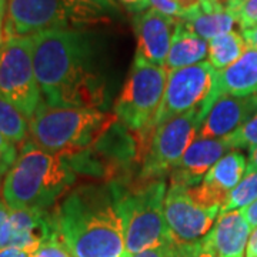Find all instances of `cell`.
<instances>
[{
	"label": "cell",
	"instance_id": "1",
	"mask_svg": "<svg viewBox=\"0 0 257 257\" xmlns=\"http://www.w3.org/2000/svg\"><path fill=\"white\" fill-rule=\"evenodd\" d=\"M33 64L43 101L55 107L100 109L106 82L84 30H46L32 36Z\"/></svg>",
	"mask_w": 257,
	"mask_h": 257
},
{
	"label": "cell",
	"instance_id": "2",
	"mask_svg": "<svg viewBox=\"0 0 257 257\" xmlns=\"http://www.w3.org/2000/svg\"><path fill=\"white\" fill-rule=\"evenodd\" d=\"M59 237L73 257H127L113 189L82 186L55 210Z\"/></svg>",
	"mask_w": 257,
	"mask_h": 257
},
{
	"label": "cell",
	"instance_id": "3",
	"mask_svg": "<svg viewBox=\"0 0 257 257\" xmlns=\"http://www.w3.org/2000/svg\"><path fill=\"white\" fill-rule=\"evenodd\" d=\"M73 182L69 157L28 140L2 182V199L10 210H50Z\"/></svg>",
	"mask_w": 257,
	"mask_h": 257
},
{
	"label": "cell",
	"instance_id": "4",
	"mask_svg": "<svg viewBox=\"0 0 257 257\" xmlns=\"http://www.w3.org/2000/svg\"><path fill=\"white\" fill-rule=\"evenodd\" d=\"M116 13L113 0H8L5 39L46 30H84L109 23Z\"/></svg>",
	"mask_w": 257,
	"mask_h": 257
},
{
	"label": "cell",
	"instance_id": "5",
	"mask_svg": "<svg viewBox=\"0 0 257 257\" xmlns=\"http://www.w3.org/2000/svg\"><path fill=\"white\" fill-rule=\"evenodd\" d=\"M116 120V114L97 109L55 107L43 101L29 120V138L46 152L76 156L100 139Z\"/></svg>",
	"mask_w": 257,
	"mask_h": 257
},
{
	"label": "cell",
	"instance_id": "6",
	"mask_svg": "<svg viewBox=\"0 0 257 257\" xmlns=\"http://www.w3.org/2000/svg\"><path fill=\"white\" fill-rule=\"evenodd\" d=\"M111 189L123 221L127 256L173 243L165 217V179L142 180L132 189Z\"/></svg>",
	"mask_w": 257,
	"mask_h": 257
},
{
	"label": "cell",
	"instance_id": "7",
	"mask_svg": "<svg viewBox=\"0 0 257 257\" xmlns=\"http://www.w3.org/2000/svg\"><path fill=\"white\" fill-rule=\"evenodd\" d=\"M167 84V69L135 57L114 104L116 117L130 130L153 132Z\"/></svg>",
	"mask_w": 257,
	"mask_h": 257
},
{
	"label": "cell",
	"instance_id": "8",
	"mask_svg": "<svg viewBox=\"0 0 257 257\" xmlns=\"http://www.w3.org/2000/svg\"><path fill=\"white\" fill-rule=\"evenodd\" d=\"M0 94L30 120L43 103L33 64L32 37H9L0 49Z\"/></svg>",
	"mask_w": 257,
	"mask_h": 257
},
{
	"label": "cell",
	"instance_id": "9",
	"mask_svg": "<svg viewBox=\"0 0 257 257\" xmlns=\"http://www.w3.org/2000/svg\"><path fill=\"white\" fill-rule=\"evenodd\" d=\"M216 87L217 70L209 62L167 70L165 97L155 120L153 132L159 124L190 110H200L206 119L213 103L217 100Z\"/></svg>",
	"mask_w": 257,
	"mask_h": 257
},
{
	"label": "cell",
	"instance_id": "10",
	"mask_svg": "<svg viewBox=\"0 0 257 257\" xmlns=\"http://www.w3.org/2000/svg\"><path fill=\"white\" fill-rule=\"evenodd\" d=\"M203 120L202 111L190 110L159 124L152 135L140 179L157 180L172 173L180 163L186 150L199 138Z\"/></svg>",
	"mask_w": 257,
	"mask_h": 257
},
{
	"label": "cell",
	"instance_id": "11",
	"mask_svg": "<svg viewBox=\"0 0 257 257\" xmlns=\"http://www.w3.org/2000/svg\"><path fill=\"white\" fill-rule=\"evenodd\" d=\"M220 207H203L194 202L189 189L170 184L165 199V217L173 243L189 244L203 240L210 231Z\"/></svg>",
	"mask_w": 257,
	"mask_h": 257
},
{
	"label": "cell",
	"instance_id": "12",
	"mask_svg": "<svg viewBox=\"0 0 257 257\" xmlns=\"http://www.w3.org/2000/svg\"><path fill=\"white\" fill-rule=\"evenodd\" d=\"M176 25V19L166 16L153 8L136 15L133 19V28L138 40L135 57L165 67L175 36Z\"/></svg>",
	"mask_w": 257,
	"mask_h": 257
},
{
	"label": "cell",
	"instance_id": "13",
	"mask_svg": "<svg viewBox=\"0 0 257 257\" xmlns=\"http://www.w3.org/2000/svg\"><path fill=\"white\" fill-rule=\"evenodd\" d=\"M246 169V157L236 150L229 152L207 172L202 183L189 189V194L203 207H221L244 177Z\"/></svg>",
	"mask_w": 257,
	"mask_h": 257
},
{
	"label": "cell",
	"instance_id": "14",
	"mask_svg": "<svg viewBox=\"0 0 257 257\" xmlns=\"http://www.w3.org/2000/svg\"><path fill=\"white\" fill-rule=\"evenodd\" d=\"M230 149L233 147L230 146L227 139L197 138L186 150L177 167L170 173L172 184L187 189L197 186L211 167L229 153Z\"/></svg>",
	"mask_w": 257,
	"mask_h": 257
},
{
	"label": "cell",
	"instance_id": "15",
	"mask_svg": "<svg viewBox=\"0 0 257 257\" xmlns=\"http://www.w3.org/2000/svg\"><path fill=\"white\" fill-rule=\"evenodd\" d=\"M257 114V94L247 97L220 96L203 121L199 138L226 139Z\"/></svg>",
	"mask_w": 257,
	"mask_h": 257
},
{
	"label": "cell",
	"instance_id": "16",
	"mask_svg": "<svg viewBox=\"0 0 257 257\" xmlns=\"http://www.w3.org/2000/svg\"><path fill=\"white\" fill-rule=\"evenodd\" d=\"M10 244L33 254L49 240L59 237L55 211L10 210Z\"/></svg>",
	"mask_w": 257,
	"mask_h": 257
},
{
	"label": "cell",
	"instance_id": "17",
	"mask_svg": "<svg viewBox=\"0 0 257 257\" xmlns=\"http://www.w3.org/2000/svg\"><path fill=\"white\" fill-rule=\"evenodd\" d=\"M250 226L240 210L220 214L204 237L214 257H246Z\"/></svg>",
	"mask_w": 257,
	"mask_h": 257
},
{
	"label": "cell",
	"instance_id": "18",
	"mask_svg": "<svg viewBox=\"0 0 257 257\" xmlns=\"http://www.w3.org/2000/svg\"><path fill=\"white\" fill-rule=\"evenodd\" d=\"M217 99L220 96L247 97L257 94V50L248 47L237 62L217 72Z\"/></svg>",
	"mask_w": 257,
	"mask_h": 257
},
{
	"label": "cell",
	"instance_id": "19",
	"mask_svg": "<svg viewBox=\"0 0 257 257\" xmlns=\"http://www.w3.org/2000/svg\"><path fill=\"white\" fill-rule=\"evenodd\" d=\"M209 56V42L186 28L182 20H177L175 36L166 60L167 70H177L204 62Z\"/></svg>",
	"mask_w": 257,
	"mask_h": 257
},
{
	"label": "cell",
	"instance_id": "20",
	"mask_svg": "<svg viewBox=\"0 0 257 257\" xmlns=\"http://www.w3.org/2000/svg\"><path fill=\"white\" fill-rule=\"evenodd\" d=\"M210 2V9H202L190 18L182 20L186 28L207 42L214 37L233 32L234 25L237 23L234 16L226 9L223 0Z\"/></svg>",
	"mask_w": 257,
	"mask_h": 257
},
{
	"label": "cell",
	"instance_id": "21",
	"mask_svg": "<svg viewBox=\"0 0 257 257\" xmlns=\"http://www.w3.org/2000/svg\"><path fill=\"white\" fill-rule=\"evenodd\" d=\"M247 49V43L241 33L233 30L226 35L209 40V63L220 72L237 62Z\"/></svg>",
	"mask_w": 257,
	"mask_h": 257
},
{
	"label": "cell",
	"instance_id": "22",
	"mask_svg": "<svg viewBox=\"0 0 257 257\" xmlns=\"http://www.w3.org/2000/svg\"><path fill=\"white\" fill-rule=\"evenodd\" d=\"M0 133L13 145H22L29 136V120L0 94Z\"/></svg>",
	"mask_w": 257,
	"mask_h": 257
},
{
	"label": "cell",
	"instance_id": "23",
	"mask_svg": "<svg viewBox=\"0 0 257 257\" xmlns=\"http://www.w3.org/2000/svg\"><path fill=\"white\" fill-rule=\"evenodd\" d=\"M257 200V170L246 172L240 183L230 192L229 197L220 207V214L241 210Z\"/></svg>",
	"mask_w": 257,
	"mask_h": 257
},
{
	"label": "cell",
	"instance_id": "24",
	"mask_svg": "<svg viewBox=\"0 0 257 257\" xmlns=\"http://www.w3.org/2000/svg\"><path fill=\"white\" fill-rule=\"evenodd\" d=\"M150 8L159 10L166 16L184 20L203 9L204 0H149Z\"/></svg>",
	"mask_w": 257,
	"mask_h": 257
},
{
	"label": "cell",
	"instance_id": "25",
	"mask_svg": "<svg viewBox=\"0 0 257 257\" xmlns=\"http://www.w3.org/2000/svg\"><path fill=\"white\" fill-rule=\"evenodd\" d=\"M227 10L241 30L257 26V0H227Z\"/></svg>",
	"mask_w": 257,
	"mask_h": 257
},
{
	"label": "cell",
	"instance_id": "26",
	"mask_svg": "<svg viewBox=\"0 0 257 257\" xmlns=\"http://www.w3.org/2000/svg\"><path fill=\"white\" fill-rule=\"evenodd\" d=\"M226 139L229 140L230 146L233 149H243V147L250 149L257 145V114Z\"/></svg>",
	"mask_w": 257,
	"mask_h": 257
},
{
	"label": "cell",
	"instance_id": "27",
	"mask_svg": "<svg viewBox=\"0 0 257 257\" xmlns=\"http://www.w3.org/2000/svg\"><path fill=\"white\" fill-rule=\"evenodd\" d=\"M169 257H214V254L204 243V240H200L197 243H189V244L173 243L170 247Z\"/></svg>",
	"mask_w": 257,
	"mask_h": 257
},
{
	"label": "cell",
	"instance_id": "28",
	"mask_svg": "<svg viewBox=\"0 0 257 257\" xmlns=\"http://www.w3.org/2000/svg\"><path fill=\"white\" fill-rule=\"evenodd\" d=\"M32 257H73L70 254V251L63 244V241L60 237L52 239L43 243L36 251L32 254Z\"/></svg>",
	"mask_w": 257,
	"mask_h": 257
},
{
	"label": "cell",
	"instance_id": "29",
	"mask_svg": "<svg viewBox=\"0 0 257 257\" xmlns=\"http://www.w3.org/2000/svg\"><path fill=\"white\" fill-rule=\"evenodd\" d=\"M12 227H10V209L8 204L0 199V250L9 247Z\"/></svg>",
	"mask_w": 257,
	"mask_h": 257
},
{
	"label": "cell",
	"instance_id": "30",
	"mask_svg": "<svg viewBox=\"0 0 257 257\" xmlns=\"http://www.w3.org/2000/svg\"><path fill=\"white\" fill-rule=\"evenodd\" d=\"M18 155L16 146H12L9 149H0V182H2V179H5L10 167L16 162Z\"/></svg>",
	"mask_w": 257,
	"mask_h": 257
},
{
	"label": "cell",
	"instance_id": "31",
	"mask_svg": "<svg viewBox=\"0 0 257 257\" xmlns=\"http://www.w3.org/2000/svg\"><path fill=\"white\" fill-rule=\"evenodd\" d=\"M120 5H123V8L132 12V13H142L145 10L150 9V2L149 0H117Z\"/></svg>",
	"mask_w": 257,
	"mask_h": 257
},
{
	"label": "cell",
	"instance_id": "32",
	"mask_svg": "<svg viewBox=\"0 0 257 257\" xmlns=\"http://www.w3.org/2000/svg\"><path fill=\"white\" fill-rule=\"evenodd\" d=\"M172 244H173V243H172ZM172 244H167V246H159V247H155V248H149V250L140 251V253H136V254H130V256L127 257H169Z\"/></svg>",
	"mask_w": 257,
	"mask_h": 257
},
{
	"label": "cell",
	"instance_id": "33",
	"mask_svg": "<svg viewBox=\"0 0 257 257\" xmlns=\"http://www.w3.org/2000/svg\"><path fill=\"white\" fill-rule=\"evenodd\" d=\"M241 214L244 216V219L248 223L250 227H257V200L253 202L251 204H248L247 207L241 209Z\"/></svg>",
	"mask_w": 257,
	"mask_h": 257
},
{
	"label": "cell",
	"instance_id": "34",
	"mask_svg": "<svg viewBox=\"0 0 257 257\" xmlns=\"http://www.w3.org/2000/svg\"><path fill=\"white\" fill-rule=\"evenodd\" d=\"M241 35L244 37L246 43H247L248 47L257 50V26H253V28L244 29L241 30Z\"/></svg>",
	"mask_w": 257,
	"mask_h": 257
},
{
	"label": "cell",
	"instance_id": "35",
	"mask_svg": "<svg viewBox=\"0 0 257 257\" xmlns=\"http://www.w3.org/2000/svg\"><path fill=\"white\" fill-rule=\"evenodd\" d=\"M0 257H32V254L25 251V250L9 246V247H5L0 250Z\"/></svg>",
	"mask_w": 257,
	"mask_h": 257
},
{
	"label": "cell",
	"instance_id": "36",
	"mask_svg": "<svg viewBox=\"0 0 257 257\" xmlns=\"http://www.w3.org/2000/svg\"><path fill=\"white\" fill-rule=\"evenodd\" d=\"M246 257H257V227L250 234L247 250H246Z\"/></svg>",
	"mask_w": 257,
	"mask_h": 257
},
{
	"label": "cell",
	"instance_id": "37",
	"mask_svg": "<svg viewBox=\"0 0 257 257\" xmlns=\"http://www.w3.org/2000/svg\"><path fill=\"white\" fill-rule=\"evenodd\" d=\"M257 170V145L250 147L248 150V162L246 172H254Z\"/></svg>",
	"mask_w": 257,
	"mask_h": 257
},
{
	"label": "cell",
	"instance_id": "38",
	"mask_svg": "<svg viewBox=\"0 0 257 257\" xmlns=\"http://www.w3.org/2000/svg\"><path fill=\"white\" fill-rule=\"evenodd\" d=\"M12 146H15V145H13V143H10L9 140L0 133V149H9V147Z\"/></svg>",
	"mask_w": 257,
	"mask_h": 257
},
{
	"label": "cell",
	"instance_id": "39",
	"mask_svg": "<svg viewBox=\"0 0 257 257\" xmlns=\"http://www.w3.org/2000/svg\"><path fill=\"white\" fill-rule=\"evenodd\" d=\"M3 20H5V18L0 19V49H2L3 43H5V29H3Z\"/></svg>",
	"mask_w": 257,
	"mask_h": 257
},
{
	"label": "cell",
	"instance_id": "40",
	"mask_svg": "<svg viewBox=\"0 0 257 257\" xmlns=\"http://www.w3.org/2000/svg\"><path fill=\"white\" fill-rule=\"evenodd\" d=\"M8 8L6 0H0V19L5 18V9Z\"/></svg>",
	"mask_w": 257,
	"mask_h": 257
}]
</instances>
